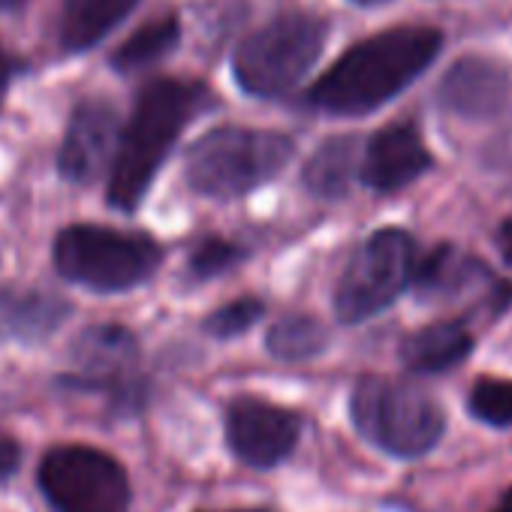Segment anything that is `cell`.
Segmentation results:
<instances>
[{
  "label": "cell",
  "mask_w": 512,
  "mask_h": 512,
  "mask_svg": "<svg viewBox=\"0 0 512 512\" xmlns=\"http://www.w3.org/2000/svg\"><path fill=\"white\" fill-rule=\"evenodd\" d=\"M443 46L437 28L401 25L347 49L311 88V103L332 115H365L419 79Z\"/></svg>",
  "instance_id": "obj_1"
},
{
  "label": "cell",
  "mask_w": 512,
  "mask_h": 512,
  "mask_svg": "<svg viewBox=\"0 0 512 512\" xmlns=\"http://www.w3.org/2000/svg\"><path fill=\"white\" fill-rule=\"evenodd\" d=\"M211 103V94L199 82L154 79L142 88L109 178V205L133 211L145 199L154 175L169 157L184 127Z\"/></svg>",
  "instance_id": "obj_2"
},
{
  "label": "cell",
  "mask_w": 512,
  "mask_h": 512,
  "mask_svg": "<svg viewBox=\"0 0 512 512\" xmlns=\"http://www.w3.org/2000/svg\"><path fill=\"white\" fill-rule=\"evenodd\" d=\"M296 145L275 130L217 127L196 139L184 160L187 184L211 199H235L278 178Z\"/></svg>",
  "instance_id": "obj_3"
},
{
  "label": "cell",
  "mask_w": 512,
  "mask_h": 512,
  "mask_svg": "<svg viewBox=\"0 0 512 512\" xmlns=\"http://www.w3.org/2000/svg\"><path fill=\"white\" fill-rule=\"evenodd\" d=\"M350 416L368 443L395 458L428 455L446 431V413L437 398L389 377H362L350 395Z\"/></svg>",
  "instance_id": "obj_4"
},
{
  "label": "cell",
  "mask_w": 512,
  "mask_h": 512,
  "mask_svg": "<svg viewBox=\"0 0 512 512\" xmlns=\"http://www.w3.org/2000/svg\"><path fill=\"white\" fill-rule=\"evenodd\" d=\"M160 247L139 232L76 223L55 238V269L88 290L124 293L139 287L160 266Z\"/></svg>",
  "instance_id": "obj_5"
},
{
  "label": "cell",
  "mask_w": 512,
  "mask_h": 512,
  "mask_svg": "<svg viewBox=\"0 0 512 512\" xmlns=\"http://www.w3.org/2000/svg\"><path fill=\"white\" fill-rule=\"evenodd\" d=\"M329 28L308 13H284L241 40L232 58L235 82L253 97H284L317 64Z\"/></svg>",
  "instance_id": "obj_6"
},
{
  "label": "cell",
  "mask_w": 512,
  "mask_h": 512,
  "mask_svg": "<svg viewBox=\"0 0 512 512\" xmlns=\"http://www.w3.org/2000/svg\"><path fill=\"white\" fill-rule=\"evenodd\" d=\"M416 278V244L404 229H380L356 247L335 290V314L362 323L386 311Z\"/></svg>",
  "instance_id": "obj_7"
},
{
  "label": "cell",
  "mask_w": 512,
  "mask_h": 512,
  "mask_svg": "<svg viewBox=\"0 0 512 512\" xmlns=\"http://www.w3.org/2000/svg\"><path fill=\"white\" fill-rule=\"evenodd\" d=\"M37 485L58 512H130V479L121 461L97 446H55L37 470Z\"/></svg>",
  "instance_id": "obj_8"
},
{
  "label": "cell",
  "mask_w": 512,
  "mask_h": 512,
  "mask_svg": "<svg viewBox=\"0 0 512 512\" xmlns=\"http://www.w3.org/2000/svg\"><path fill=\"white\" fill-rule=\"evenodd\" d=\"M73 374L64 377V386L85 392H109L118 404L139 401L136 362L139 344L124 326H91L73 344Z\"/></svg>",
  "instance_id": "obj_9"
},
{
  "label": "cell",
  "mask_w": 512,
  "mask_h": 512,
  "mask_svg": "<svg viewBox=\"0 0 512 512\" xmlns=\"http://www.w3.org/2000/svg\"><path fill=\"white\" fill-rule=\"evenodd\" d=\"M302 434L299 413L260 401V398H235L226 407V440L238 461L256 470L278 467L293 455Z\"/></svg>",
  "instance_id": "obj_10"
},
{
  "label": "cell",
  "mask_w": 512,
  "mask_h": 512,
  "mask_svg": "<svg viewBox=\"0 0 512 512\" xmlns=\"http://www.w3.org/2000/svg\"><path fill=\"white\" fill-rule=\"evenodd\" d=\"M118 145H121L118 112L106 100H85L76 106L70 118V127L58 154V169L67 181L88 184L100 178L112 154H118Z\"/></svg>",
  "instance_id": "obj_11"
},
{
  "label": "cell",
  "mask_w": 512,
  "mask_h": 512,
  "mask_svg": "<svg viewBox=\"0 0 512 512\" xmlns=\"http://www.w3.org/2000/svg\"><path fill=\"white\" fill-rule=\"evenodd\" d=\"M437 103L455 118H494L512 103V73L500 61L482 55L461 58L440 79Z\"/></svg>",
  "instance_id": "obj_12"
},
{
  "label": "cell",
  "mask_w": 512,
  "mask_h": 512,
  "mask_svg": "<svg viewBox=\"0 0 512 512\" xmlns=\"http://www.w3.org/2000/svg\"><path fill=\"white\" fill-rule=\"evenodd\" d=\"M431 166L428 145L416 124L401 121L383 127L365 148L362 157V181L380 193L401 190L413 184Z\"/></svg>",
  "instance_id": "obj_13"
},
{
  "label": "cell",
  "mask_w": 512,
  "mask_h": 512,
  "mask_svg": "<svg viewBox=\"0 0 512 512\" xmlns=\"http://www.w3.org/2000/svg\"><path fill=\"white\" fill-rule=\"evenodd\" d=\"M497 287L503 284L491 278L488 266L452 244H440L437 250H431L413 278V290L422 302H458L464 296H473L476 290Z\"/></svg>",
  "instance_id": "obj_14"
},
{
  "label": "cell",
  "mask_w": 512,
  "mask_h": 512,
  "mask_svg": "<svg viewBox=\"0 0 512 512\" xmlns=\"http://www.w3.org/2000/svg\"><path fill=\"white\" fill-rule=\"evenodd\" d=\"M70 314V302L49 290L0 287V341L40 344L52 338Z\"/></svg>",
  "instance_id": "obj_15"
},
{
  "label": "cell",
  "mask_w": 512,
  "mask_h": 512,
  "mask_svg": "<svg viewBox=\"0 0 512 512\" xmlns=\"http://www.w3.org/2000/svg\"><path fill=\"white\" fill-rule=\"evenodd\" d=\"M473 350V335L461 320L431 323L401 341V362L413 374H443Z\"/></svg>",
  "instance_id": "obj_16"
},
{
  "label": "cell",
  "mask_w": 512,
  "mask_h": 512,
  "mask_svg": "<svg viewBox=\"0 0 512 512\" xmlns=\"http://www.w3.org/2000/svg\"><path fill=\"white\" fill-rule=\"evenodd\" d=\"M139 0H61V46L67 52H85L109 37Z\"/></svg>",
  "instance_id": "obj_17"
},
{
  "label": "cell",
  "mask_w": 512,
  "mask_h": 512,
  "mask_svg": "<svg viewBox=\"0 0 512 512\" xmlns=\"http://www.w3.org/2000/svg\"><path fill=\"white\" fill-rule=\"evenodd\" d=\"M359 154H362V142L356 136L326 139L305 166V187L323 199L347 196L353 187V178L362 175Z\"/></svg>",
  "instance_id": "obj_18"
},
{
  "label": "cell",
  "mask_w": 512,
  "mask_h": 512,
  "mask_svg": "<svg viewBox=\"0 0 512 512\" xmlns=\"http://www.w3.org/2000/svg\"><path fill=\"white\" fill-rule=\"evenodd\" d=\"M181 40V25L175 16H163L154 19L148 25H142L127 43L118 46V52L112 55V67L118 73H142L154 64H160L163 58H169L175 52Z\"/></svg>",
  "instance_id": "obj_19"
},
{
  "label": "cell",
  "mask_w": 512,
  "mask_h": 512,
  "mask_svg": "<svg viewBox=\"0 0 512 512\" xmlns=\"http://www.w3.org/2000/svg\"><path fill=\"white\" fill-rule=\"evenodd\" d=\"M329 347V332L320 320L308 314H293L278 320L266 335V350L281 362H308Z\"/></svg>",
  "instance_id": "obj_20"
},
{
  "label": "cell",
  "mask_w": 512,
  "mask_h": 512,
  "mask_svg": "<svg viewBox=\"0 0 512 512\" xmlns=\"http://www.w3.org/2000/svg\"><path fill=\"white\" fill-rule=\"evenodd\" d=\"M467 407L479 422L491 428H512V380H476Z\"/></svg>",
  "instance_id": "obj_21"
},
{
  "label": "cell",
  "mask_w": 512,
  "mask_h": 512,
  "mask_svg": "<svg viewBox=\"0 0 512 512\" xmlns=\"http://www.w3.org/2000/svg\"><path fill=\"white\" fill-rule=\"evenodd\" d=\"M244 256V250L232 241H223V238H202L193 250H190V260H187V269L196 281H205V278H214L220 272H229L238 260Z\"/></svg>",
  "instance_id": "obj_22"
},
{
  "label": "cell",
  "mask_w": 512,
  "mask_h": 512,
  "mask_svg": "<svg viewBox=\"0 0 512 512\" xmlns=\"http://www.w3.org/2000/svg\"><path fill=\"white\" fill-rule=\"evenodd\" d=\"M263 314H266V308L260 299H235L205 320V332L220 341H229V338L244 335L253 323H260Z\"/></svg>",
  "instance_id": "obj_23"
},
{
  "label": "cell",
  "mask_w": 512,
  "mask_h": 512,
  "mask_svg": "<svg viewBox=\"0 0 512 512\" xmlns=\"http://www.w3.org/2000/svg\"><path fill=\"white\" fill-rule=\"evenodd\" d=\"M22 464V446L13 437H0V485H4Z\"/></svg>",
  "instance_id": "obj_24"
},
{
  "label": "cell",
  "mask_w": 512,
  "mask_h": 512,
  "mask_svg": "<svg viewBox=\"0 0 512 512\" xmlns=\"http://www.w3.org/2000/svg\"><path fill=\"white\" fill-rule=\"evenodd\" d=\"M19 61L16 58H10L4 49H0V100H4V94H7V88H10V82L16 79V73H19Z\"/></svg>",
  "instance_id": "obj_25"
},
{
  "label": "cell",
  "mask_w": 512,
  "mask_h": 512,
  "mask_svg": "<svg viewBox=\"0 0 512 512\" xmlns=\"http://www.w3.org/2000/svg\"><path fill=\"white\" fill-rule=\"evenodd\" d=\"M497 250L503 256V263L512 266V217L503 220V226L497 229Z\"/></svg>",
  "instance_id": "obj_26"
},
{
  "label": "cell",
  "mask_w": 512,
  "mask_h": 512,
  "mask_svg": "<svg viewBox=\"0 0 512 512\" xmlns=\"http://www.w3.org/2000/svg\"><path fill=\"white\" fill-rule=\"evenodd\" d=\"M28 4V0H0V13H16Z\"/></svg>",
  "instance_id": "obj_27"
},
{
  "label": "cell",
  "mask_w": 512,
  "mask_h": 512,
  "mask_svg": "<svg viewBox=\"0 0 512 512\" xmlns=\"http://www.w3.org/2000/svg\"><path fill=\"white\" fill-rule=\"evenodd\" d=\"M491 512H512V488H509V491H506V494L500 497V503H497V506H494Z\"/></svg>",
  "instance_id": "obj_28"
},
{
  "label": "cell",
  "mask_w": 512,
  "mask_h": 512,
  "mask_svg": "<svg viewBox=\"0 0 512 512\" xmlns=\"http://www.w3.org/2000/svg\"><path fill=\"white\" fill-rule=\"evenodd\" d=\"M353 4H359V7H377V4H383V0H353Z\"/></svg>",
  "instance_id": "obj_29"
},
{
  "label": "cell",
  "mask_w": 512,
  "mask_h": 512,
  "mask_svg": "<svg viewBox=\"0 0 512 512\" xmlns=\"http://www.w3.org/2000/svg\"><path fill=\"white\" fill-rule=\"evenodd\" d=\"M229 512H266V509H229Z\"/></svg>",
  "instance_id": "obj_30"
}]
</instances>
